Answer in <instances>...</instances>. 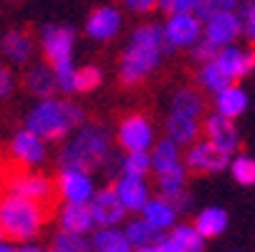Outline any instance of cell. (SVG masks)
Here are the masks:
<instances>
[{"label":"cell","mask_w":255,"mask_h":252,"mask_svg":"<svg viewBox=\"0 0 255 252\" xmlns=\"http://www.w3.org/2000/svg\"><path fill=\"white\" fill-rule=\"evenodd\" d=\"M164 53H169V48L164 43L162 25H139L122 53L119 81L124 86H139L159 68Z\"/></svg>","instance_id":"1"},{"label":"cell","mask_w":255,"mask_h":252,"mask_svg":"<svg viewBox=\"0 0 255 252\" xmlns=\"http://www.w3.org/2000/svg\"><path fill=\"white\" fill-rule=\"evenodd\" d=\"M109 154H112V136H109L106 126L99 121H84L79 129L68 134L58 154V162L61 169H84L91 174L104 167Z\"/></svg>","instance_id":"2"},{"label":"cell","mask_w":255,"mask_h":252,"mask_svg":"<svg viewBox=\"0 0 255 252\" xmlns=\"http://www.w3.org/2000/svg\"><path fill=\"white\" fill-rule=\"evenodd\" d=\"M84 119L86 116H84L81 106L48 96V98H41L28 111L25 129L35 136H41L43 141H58V139H66L74 129H79Z\"/></svg>","instance_id":"3"},{"label":"cell","mask_w":255,"mask_h":252,"mask_svg":"<svg viewBox=\"0 0 255 252\" xmlns=\"http://www.w3.org/2000/svg\"><path fill=\"white\" fill-rule=\"evenodd\" d=\"M43 222H46L43 204L15 197L10 192L5 197H0V230H3L8 240L28 245L30 240L38 237Z\"/></svg>","instance_id":"4"},{"label":"cell","mask_w":255,"mask_h":252,"mask_svg":"<svg viewBox=\"0 0 255 252\" xmlns=\"http://www.w3.org/2000/svg\"><path fill=\"white\" fill-rule=\"evenodd\" d=\"M230 157L233 154L223 152L220 147L210 144L207 139H197L192 147H187V154L182 159V164H185V169L197 171V174H217V171L228 169Z\"/></svg>","instance_id":"5"},{"label":"cell","mask_w":255,"mask_h":252,"mask_svg":"<svg viewBox=\"0 0 255 252\" xmlns=\"http://www.w3.org/2000/svg\"><path fill=\"white\" fill-rule=\"evenodd\" d=\"M162 35L169 51L174 48H192L202 38V20L195 13H179L167 15V23L162 25Z\"/></svg>","instance_id":"6"},{"label":"cell","mask_w":255,"mask_h":252,"mask_svg":"<svg viewBox=\"0 0 255 252\" xmlns=\"http://www.w3.org/2000/svg\"><path fill=\"white\" fill-rule=\"evenodd\" d=\"M117 139L124 152H149L154 147V126L144 114H129L122 119Z\"/></svg>","instance_id":"7"},{"label":"cell","mask_w":255,"mask_h":252,"mask_svg":"<svg viewBox=\"0 0 255 252\" xmlns=\"http://www.w3.org/2000/svg\"><path fill=\"white\" fill-rule=\"evenodd\" d=\"M74 46H76V33L68 25H46L41 30V48L48 61V66L74 61Z\"/></svg>","instance_id":"8"},{"label":"cell","mask_w":255,"mask_h":252,"mask_svg":"<svg viewBox=\"0 0 255 252\" xmlns=\"http://www.w3.org/2000/svg\"><path fill=\"white\" fill-rule=\"evenodd\" d=\"M202 38L210 41L217 48L225 46H235V41L240 38V20L235 10H217L210 13L202 20Z\"/></svg>","instance_id":"9"},{"label":"cell","mask_w":255,"mask_h":252,"mask_svg":"<svg viewBox=\"0 0 255 252\" xmlns=\"http://www.w3.org/2000/svg\"><path fill=\"white\" fill-rule=\"evenodd\" d=\"M58 194L68 204H89L96 187H94V176L84 169H61L58 174Z\"/></svg>","instance_id":"10"},{"label":"cell","mask_w":255,"mask_h":252,"mask_svg":"<svg viewBox=\"0 0 255 252\" xmlns=\"http://www.w3.org/2000/svg\"><path fill=\"white\" fill-rule=\"evenodd\" d=\"M89 209H91V217H94L96 227H117L127 217V209L122 207V202H119V197L112 187L94 192V197L89 202Z\"/></svg>","instance_id":"11"},{"label":"cell","mask_w":255,"mask_h":252,"mask_svg":"<svg viewBox=\"0 0 255 252\" xmlns=\"http://www.w3.org/2000/svg\"><path fill=\"white\" fill-rule=\"evenodd\" d=\"M10 154L18 164L23 167H38L46 162L48 157V147H46V141L41 136H35L30 134L28 129H20L13 134L10 139Z\"/></svg>","instance_id":"12"},{"label":"cell","mask_w":255,"mask_h":252,"mask_svg":"<svg viewBox=\"0 0 255 252\" xmlns=\"http://www.w3.org/2000/svg\"><path fill=\"white\" fill-rule=\"evenodd\" d=\"M202 134H205V139H207L210 144L220 147V149L228 152V154H233V152L240 147L238 126H235L230 119H225V116H220V114H215V111L205 116V121H202Z\"/></svg>","instance_id":"13"},{"label":"cell","mask_w":255,"mask_h":252,"mask_svg":"<svg viewBox=\"0 0 255 252\" xmlns=\"http://www.w3.org/2000/svg\"><path fill=\"white\" fill-rule=\"evenodd\" d=\"M8 189L10 194L15 197H23V199H30L35 204H41L46 199H51V192H53V184L48 182L46 176L41 174H33V171H18L8 179Z\"/></svg>","instance_id":"14"},{"label":"cell","mask_w":255,"mask_h":252,"mask_svg":"<svg viewBox=\"0 0 255 252\" xmlns=\"http://www.w3.org/2000/svg\"><path fill=\"white\" fill-rule=\"evenodd\" d=\"M215 63L220 66V71L230 81L245 79L248 74H253V71H255V48L243 51L238 46H225V48L217 51Z\"/></svg>","instance_id":"15"},{"label":"cell","mask_w":255,"mask_h":252,"mask_svg":"<svg viewBox=\"0 0 255 252\" xmlns=\"http://www.w3.org/2000/svg\"><path fill=\"white\" fill-rule=\"evenodd\" d=\"M124 25V18L117 8L112 5H106V8H96L89 20H86V35L91 41H99V43H106V41H112L119 35Z\"/></svg>","instance_id":"16"},{"label":"cell","mask_w":255,"mask_h":252,"mask_svg":"<svg viewBox=\"0 0 255 252\" xmlns=\"http://www.w3.org/2000/svg\"><path fill=\"white\" fill-rule=\"evenodd\" d=\"M122 202V207L127 212H141V207L149 202V184L141 176H129V174H119L117 182L112 187Z\"/></svg>","instance_id":"17"},{"label":"cell","mask_w":255,"mask_h":252,"mask_svg":"<svg viewBox=\"0 0 255 252\" xmlns=\"http://www.w3.org/2000/svg\"><path fill=\"white\" fill-rule=\"evenodd\" d=\"M164 129H167V139L172 144H177V147H192L202 134L200 119H192V116H185V114H174V111H169V116L164 121Z\"/></svg>","instance_id":"18"},{"label":"cell","mask_w":255,"mask_h":252,"mask_svg":"<svg viewBox=\"0 0 255 252\" xmlns=\"http://www.w3.org/2000/svg\"><path fill=\"white\" fill-rule=\"evenodd\" d=\"M177 209L164 197H149V202L141 207V220L157 232H169L177 225Z\"/></svg>","instance_id":"19"},{"label":"cell","mask_w":255,"mask_h":252,"mask_svg":"<svg viewBox=\"0 0 255 252\" xmlns=\"http://www.w3.org/2000/svg\"><path fill=\"white\" fill-rule=\"evenodd\" d=\"M0 51H3V56L10 63L25 66V63H30L35 46H33V38H30L28 33H23V30H8L3 38H0Z\"/></svg>","instance_id":"20"},{"label":"cell","mask_w":255,"mask_h":252,"mask_svg":"<svg viewBox=\"0 0 255 252\" xmlns=\"http://www.w3.org/2000/svg\"><path fill=\"white\" fill-rule=\"evenodd\" d=\"M58 225L63 232H76V235H89L91 230H96L89 204H68L66 202L58 212Z\"/></svg>","instance_id":"21"},{"label":"cell","mask_w":255,"mask_h":252,"mask_svg":"<svg viewBox=\"0 0 255 252\" xmlns=\"http://www.w3.org/2000/svg\"><path fill=\"white\" fill-rule=\"evenodd\" d=\"M23 84L28 88V93L38 96V98H48L56 93V79H53V68L48 63H33L25 68L23 74Z\"/></svg>","instance_id":"22"},{"label":"cell","mask_w":255,"mask_h":252,"mask_svg":"<svg viewBox=\"0 0 255 252\" xmlns=\"http://www.w3.org/2000/svg\"><path fill=\"white\" fill-rule=\"evenodd\" d=\"M248 103H250L248 93H245L240 86L233 84V86L223 88L220 93H215V114H220V116L235 121L240 114H245Z\"/></svg>","instance_id":"23"},{"label":"cell","mask_w":255,"mask_h":252,"mask_svg":"<svg viewBox=\"0 0 255 252\" xmlns=\"http://www.w3.org/2000/svg\"><path fill=\"white\" fill-rule=\"evenodd\" d=\"M228 225H230V217L223 207H207L197 214L192 227L200 232L202 240H212V237H220L228 230Z\"/></svg>","instance_id":"24"},{"label":"cell","mask_w":255,"mask_h":252,"mask_svg":"<svg viewBox=\"0 0 255 252\" xmlns=\"http://www.w3.org/2000/svg\"><path fill=\"white\" fill-rule=\"evenodd\" d=\"M91 252H131V245L119 227H96L91 235Z\"/></svg>","instance_id":"25"},{"label":"cell","mask_w":255,"mask_h":252,"mask_svg":"<svg viewBox=\"0 0 255 252\" xmlns=\"http://www.w3.org/2000/svg\"><path fill=\"white\" fill-rule=\"evenodd\" d=\"M122 232H124V237L129 240L131 250H139V247H154V245H159V240H162V235H164V232H157L154 227H149L141 217L129 220L127 227H124Z\"/></svg>","instance_id":"26"},{"label":"cell","mask_w":255,"mask_h":252,"mask_svg":"<svg viewBox=\"0 0 255 252\" xmlns=\"http://www.w3.org/2000/svg\"><path fill=\"white\" fill-rule=\"evenodd\" d=\"M149 157H152V171L154 174L167 171V169L182 164V152H179L177 144H172L169 139L154 141V147L149 149Z\"/></svg>","instance_id":"27"},{"label":"cell","mask_w":255,"mask_h":252,"mask_svg":"<svg viewBox=\"0 0 255 252\" xmlns=\"http://www.w3.org/2000/svg\"><path fill=\"white\" fill-rule=\"evenodd\" d=\"M172 111L174 114H185L192 119H200L205 114V98L195 88H179L172 96Z\"/></svg>","instance_id":"28"},{"label":"cell","mask_w":255,"mask_h":252,"mask_svg":"<svg viewBox=\"0 0 255 252\" xmlns=\"http://www.w3.org/2000/svg\"><path fill=\"white\" fill-rule=\"evenodd\" d=\"M197 81H200V86H202L205 91H210V93H220L223 88L233 86V81L223 74L220 66H217L215 61H210V63H202V66H200Z\"/></svg>","instance_id":"29"},{"label":"cell","mask_w":255,"mask_h":252,"mask_svg":"<svg viewBox=\"0 0 255 252\" xmlns=\"http://www.w3.org/2000/svg\"><path fill=\"white\" fill-rule=\"evenodd\" d=\"M230 174L240 187H255V157L250 154H238L230 157Z\"/></svg>","instance_id":"30"},{"label":"cell","mask_w":255,"mask_h":252,"mask_svg":"<svg viewBox=\"0 0 255 252\" xmlns=\"http://www.w3.org/2000/svg\"><path fill=\"white\" fill-rule=\"evenodd\" d=\"M169 237L182 247V252H202L205 250V240L200 237V232L192 225H174L169 230Z\"/></svg>","instance_id":"31"},{"label":"cell","mask_w":255,"mask_h":252,"mask_svg":"<svg viewBox=\"0 0 255 252\" xmlns=\"http://www.w3.org/2000/svg\"><path fill=\"white\" fill-rule=\"evenodd\" d=\"M149 171H152V157H149V152H127L122 157V174L147 179Z\"/></svg>","instance_id":"32"},{"label":"cell","mask_w":255,"mask_h":252,"mask_svg":"<svg viewBox=\"0 0 255 252\" xmlns=\"http://www.w3.org/2000/svg\"><path fill=\"white\" fill-rule=\"evenodd\" d=\"M101 84H104L101 68H96V66L76 68V76H74V93H89V91H96Z\"/></svg>","instance_id":"33"},{"label":"cell","mask_w":255,"mask_h":252,"mask_svg":"<svg viewBox=\"0 0 255 252\" xmlns=\"http://www.w3.org/2000/svg\"><path fill=\"white\" fill-rule=\"evenodd\" d=\"M53 250L58 252H91V240L86 235H76V232H58L53 237Z\"/></svg>","instance_id":"34"},{"label":"cell","mask_w":255,"mask_h":252,"mask_svg":"<svg viewBox=\"0 0 255 252\" xmlns=\"http://www.w3.org/2000/svg\"><path fill=\"white\" fill-rule=\"evenodd\" d=\"M53 68V79H56V91L61 93H74V76H76V66L74 61H63L51 66Z\"/></svg>","instance_id":"35"},{"label":"cell","mask_w":255,"mask_h":252,"mask_svg":"<svg viewBox=\"0 0 255 252\" xmlns=\"http://www.w3.org/2000/svg\"><path fill=\"white\" fill-rule=\"evenodd\" d=\"M238 20H240V35L248 38L250 43H255V0L238 5Z\"/></svg>","instance_id":"36"},{"label":"cell","mask_w":255,"mask_h":252,"mask_svg":"<svg viewBox=\"0 0 255 252\" xmlns=\"http://www.w3.org/2000/svg\"><path fill=\"white\" fill-rule=\"evenodd\" d=\"M205 0H159L157 8H162L167 15H179V13H197Z\"/></svg>","instance_id":"37"},{"label":"cell","mask_w":255,"mask_h":252,"mask_svg":"<svg viewBox=\"0 0 255 252\" xmlns=\"http://www.w3.org/2000/svg\"><path fill=\"white\" fill-rule=\"evenodd\" d=\"M240 5V0H205L202 8L195 13L200 20H205L210 13H217V10H238Z\"/></svg>","instance_id":"38"},{"label":"cell","mask_w":255,"mask_h":252,"mask_svg":"<svg viewBox=\"0 0 255 252\" xmlns=\"http://www.w3.org/2000/svg\"><path fill=\"white\" fill-rule=\"evenodd\" d=\"M190 51H192V58H195L197 63H210V61H215V56H217V51H220V48L212 46V43L205 41V38H200Z\"/></svg>","instance_id":"39"},{"label":"cell","mask_w":255,"mask_h":252,"mask_svg":"<svg viewBox=\"0 0 255 252\" xmlns=\"http://www.w3.org/2000/svg\"><path fill=\"white\" fill-rule=\"evenodd\" d=\"M15 91V74L8 66H0V98H8Z\"/></svg>","instance_id":"40"},{"label":"cell","mask_w":255,"mask_h":252,"mask_svg":"<svg viewBox=\"0 0 255 252\" xmlns=\"http://www.w3.org/2000/svg\"><path fill=\"white\" fill-rule=\"evenodd\" d=\"M122 3L131 10V13H139V15H144V13H152L154 8H157V3L159 0H122Z\"/></svg>","instance_id":"41"},{"label":"cell","mask_w":255,"mask_h":252,"mask_svg":"<svg viewBox=\"0 0 255 252\" xmlns=\"http://www.w3.org/2000/svg\"><path fill=\"white\" fill-rule=\"evenodd\" d=\"M15 252H46V250H41L38 245H23V247H15Z\"/></svg>","instance_id":"42"},{"label":"cell","mask_w":255,"mask_h":252,"mask_svg":"<svg viewBox=\"0 0 255 252\" xmlns=\"http://www.w3.org/2000/svg\"><path fill=\"white\" fill-rule=\"evenodd\" d=\"M0 252H15V247H13L10 242H5V240H3V242H0Z\"/></svg>","instance_id":"43"},{"label":"cell","mask_w":255,"mask_h":252,"mask_svg":"<svg viewBox=\"0 0 255 252\" xmlns=\"http://www.w3.org/2000/svg\"><path fill=\"white\" fill-rule=\"evenodd\" d=\"M131 252H162V250L154 245V247H139V250H131Z\"/></svg>","instance_id":"44"},{"label":"cell","mask_w":255,"mask_h":252,"mask_svg":"<svg viewBox=\"0 0 255 252\" xmlns=\"http://www.w3.org/2000/svg\"><path fill=\"white\" fill-rule=\"evenodd\" d=\"M5 240V235H3V230H0V242H3Z\"/></svg>","instance_id":"45"},{"label":"cell","mask_w":255,"mask_h":252,"mask_svg":"<svg viewBox=\"0 0 255 252\" xmlns=\"http://www.w3.org/2000/svg\"><path fill=\"white\" fill-rule=\"evenodd\" d=\"M51 252H58V250H51Z\"/></svg>","instance_id":"46"}]
</instances>
